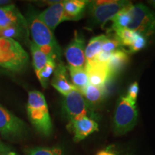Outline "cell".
Returning a JSON list of instances; mask_svg holds the SVG:
<instances>
[{
    "label": "cell",
    "mask_w": 155,
    "mask_h": 155,
    "mask_svg": "<svg viewBox=\"0 0 155 155\" xmlns=\"http://www.w3.org/2000/svg\"><path fill=\"white\" fill-rule=\"evenodd\" d=\"M68 129L73 134V140L75 142H79L92 133L98 131V124L95 120L86 116L68 121Z\"/></svg>",
    "instance_id": "obj_10"
},
{
    "label": "cell",
    "mask_w": 155,
    "mask_h": 155,
    "mask_svg": "<svg viewBox=\"0 0 155 155\" xmlns=\"http://www.w3.org/2000/svg\"><path fill=\"white\" fill-rule=\"evenodd\" d=\"M96 155H115L114 153H112L109 151L107 150H103V151H100L99 152L97 153Z\"/></svg>",
    "instance_id": "obj_29"
},
{
    "label": "cell",
    "mask_w": 155,
    "mask_h": 155,
    "mask_svg": "<svg viewBox=\"0 0 155 155\" xmlns=\"http://www.w3.org/2000/svg\"><path fill=\"white\" fill-rule=\"evenodd\" d=\"M27 132V126L22 119L0 105V134L5 138L18 139Z\"/></svg>",
    "instance_id": "obj_8"
},
{
    "label": "cell",
    "mask_w": 155,
    "mask_h": 155,
    "mask_svg": "<svg viewBox=\"0 0 155 155\" xmlns=\"http://www.w3.org/2000/svg\"><path fill=\"white\" fill-rule=\"evenodd\" d=\"M70 75H71L72 84L74 87L81 93H83L85 88L89 84L88 75L85 70V68H73L68 66Z\"/></svg>",
    "instance_id": "obj_18"
},
{
    "label": "cell",
    "mask_w": 155,
    "mask_h": 155,
    "mask_svg": "<svg viewBox=\"0 0 155 155\" xmlns=\"http://www.w3.org/2000/svg\"><path fill=\"white\" fill-rule=\"evenodd\" d=\"M7 155H17L16 153L15 152H9V153H8V154H7Z\"/></svg>",
    "instance_id": "obj_32"
},
{
    "label": "cell",
    "mask_w": 155,
    "mask_h": 155,
    "mask_svg": "<svg viewBox=\"0 0 155 155\" xmlns=\"http://www.w3.org/2000/svg\"><path fill=\"white\" fill-rule=\"evenodd\" d=\"M85 70L88 75L89 84L100 88H105L106 83L112 78L106 64L94 61L86 63Z\"/></svg>",
    "instance_id": "obj_11"
},
{
    "label": "cell",
    "mask_w": 155,
    "mask_h": 155,
    "mask_svg": "<svg viewBox=\"0 0 155 155\" xmlns=\"http://www.w3.org/2000/svg\"><path fill=\"white\" fill-rule=\"evenodd\" d=\"M63 110L68 121L93 116L91 105L84 98L82 93L76 88L64 96Z\"/></svg>",
    "instance_id": "obj_7"
},
{
    "label": "cell",
    "mask_w": 155,
    "mask_h": 155,
    "mask_svg": "<svg viewBox=\"0 0 155 155\" xmlns=\"http://www.w3.org/2000/svg\"><path fill=\"white\" fill-rule=\"evenodd\" d=\"M28 29H25L19 26H9L0 29V38H19L22 39L28 37Z\"/></svg>",
    "instance_id": "obj_23"
},
{
    "label": "cell",
    "mask_w": 155,
    "mask_h": 155,
    "mask_svg": "<svg viewBox=\"0 0 155 155\" xmlns=\"http://www.w3.org/2000/svg\"><path fill=\"white\" fill-rule=\"evenodd\" d=\"M29 55L15 39L0 38V67L20 72L28 66Z\"/></svg>",
    "instance_id": "obj_3"
},
{
    "label": "cell",
    "mask_w": 155,
    "mask_h": 155,
    "mask_svg": "<svg viewBox=\"0 0 155 155\" xmlns=\"http://www.w3.org/2000/svg\"><path fill=\"white\" fill-rule=\"evenodd\" d=\"M85 41L82 33L75 31L74 37L65 50V57L68 66L73 68H85Z\"/></svg>",
    "instance_id": "obj_9"
},
{
    "label": "cell",
    "mask_w": 155,
    "mask_h": 155,
    "mask_svg": "<svg viewBox=\"0 0 155 155\" xmlns=\"http://www.w3.org/2000/svg\"><path fill=\"white\" fill-rule=\"evenodd\" d=\"M139 94V84L137 82H134L130 85L128 89V94L127 96L131 101L136 103L137 99V96Z\"/></svg>",
    "instance_id": "obj_28"
},
{
    "label": "cell",
    "mask_w": 155,
    "mask_h": 155,
    "mask_svg": "<svg viewBox=\"0 0 155 155\" xmlns=\"http://www.w3.org/2000/svg\"><path fill=\"white\" fill-rule=\"evenodd\" d=\"M89 1L86 0H68L63 1L65 21H78L83 17Z\"/></svg>",
    "instance_id": "obj_15"
},
{
    "label": "cell",
    "mask_w": 155,
    "mask_h": 155,
    "mask_svg": "<svg viewBox=\"0 0 155 155\" xmlns=\"http://www.w3.org/2000/svg\"><path fill=\"white\" fill-rule=\"evenodd\" d=\"M27 112L31 124L39 133L44 136L51 134L53 124L43 94L38 91L29 92Z\"/></svg>",
    "instance_id": "obj_2"
},
{
    "label": "cell",
    "mask_w": 155,
    "mask_h": 155,
    "mask_svg": "<svg viewBox=\"0 0 155 155\" xmlns=\"http://www.w3.org/2000/svg\"><path fill=\"white\" fill-rule=\"evenodd\" d=\"M148 2L150 3L153 7H154V8H155V0H152V1H149Z\"/></svg>",
    "instance_id": "obj_31"
},
{
    "label": "cell",
    "mask_w": 155,
    "mask_h": 155,
    "mask_svg": "<svg viewBox=\"0 0 155 155\" xmlns=\"http://www.w3.org/2000/svg\"><path fill=\"white\" fill-rule=\"evenodd\" d=\"M131 4L128 1H89L87 7L92 25L103 26L128 5Z\"/></svg>",
    "instance_id": "obj_5"
},
{
    "label": "cell",
    "mask_w": 155,
    "mask_h": 155,
    "mask_svg": "<svg viewBox=\"0 0 155 155\" xmlns=\"http://www.w3.org/2000/svg\"><path fill=\"white\" fill-rule=\"evenodd\" d=\"M28 25L35 44L56 63L61 62L62 50L53 32L39 18L35 12L28 15Z\"/></svg>",
    "instance_id": "obj_1"
},
{
    "label": "cell",
    "mask_w": 155,
    "mask_h": 155,
    "mask_svg": "<svg viewBox=\"0 0 155 155\" xmlns=\"http://www.w3.org/2000/svg\"><path fill=\"white\" fill-rule=\"evenodd\" d=\"M38 17L52 32L61 22H65V17L63 9V2H57L39 13Z\"/></svg>",
    "instance_id": "obj_12"
},
{
    "label": "cell",
    "mask_w": 155,
    "mask_h": 155,
    "mask_svg": "<svg viewBox=\"0 0 155 155\" xmlns=\"http://www.w3.org/2000/svg\"><path fill=\"white\" fill-rule=\"evenodd\" d=\"M132 3L124 8L119 12H118L111 19L112 27L111 30L116 31L122 29H129L131 22V15L130 12V7Z\"/></svg>",
    "instance_id": "obj_19"
},
{
    "label": "cell",
    "mask_w": 155,
    "mask_h": 155,
    "mask_svg": "<svg viewBox=\"0 0 155 155\" xmlns=\"http://www.w3.org/2000/svg\"><path fill=\"white\" fill-rule=\"evenodd\" d=\"M10 1H7V0H0V5H7V4L10 3Z\"/></svg>",
    "instance_id": "obj_30"
},
{
    "label": "cell",
    "mask_w": 155,
    "mask_h": 155,
    "mask_svg": "<svg viewBox=\"0 0 155 155\" xmlns=\"http://www.w3.org/2000/svg\"><path fill=\"white\" fill-rule=\"evenodd\" d=\"M116 34L115 38L119 40L121 46L131 47L140 33L131 30L130 29H122L114 31Z\"/></svg>",
    "instance_id": "obj_22"
},
{
    "label": "cell",
    "mask_w": 155,
    "mask_h": 155,
    "mask_svg": "<svg viewBox=\"0 0 155 155\" xmlns=\"http://www.w3.org/2000/svg\"><path fill=\"white\" fill-rule=\"evenodd\" d=\"M27 155H64L59 147H35L28 150Z\"/></svg>",
    "instance_id": "obj_25"
},
{
    "label": "cell",
    "mask_w": 155,
    "mask_h": 155,
    "mask_svg": "<svg viewBox=\"0 0 155 155\" xmlns=\"http://www.w3.org/2000/svg\"><path fill=\"white\" fill-rule=\"evenodd\" d=\"M108 36L105 35L96 36L92 38L88 42V45L85 50V57H86V63H92L96 58L101 52V47L104 42Z\"/></svg>",
    "instance_id": "obj_17"
},
{
    "label": "cell",
    "mask_w": 155,
    "mask_h": 155,
    "mask_svg": "<svg viewBox=\"0 0 155 155\" xmlns=\"http://www.w3.org/2000/svg\"><path fill=\"white\" fill-rule=\"evenodd\" d=\"M9 26L29 29L28 21L15 5L0 7V29Z\"/></svg>",
    "instance_id": "obj_13"
},
{
    "label": "cell",
    "mask_w": 155,
    "mask_h": 155,
    "mask_svg": "<svg viewBox=\"0 0 155 155\" xmlns=\"http://www.w3.org/2000/svg\"><path fill=\"white\" fill-rule=\"evenodd\" d=\"M137 112L136 103L128 98L121 96L116 106L114 117V130L116 134L123 135L134 129L137 121Z\"/></svg>",
    "instance_id": "obj_4"
},
{
    "label": "cell",
    "mask_w": 155,
    "mask_h": 155,
    "mask_svg": "<svg viewBox=\"0 0 155 155\" xmlns=\"http://www.w3.org/2000/svg\"><path fill=\"white\" fill-rule=\"evenodd\" d=\"M147 45V38L144 36H143L142 35H139L137 37V38L136 39V40L134 42L132 45L129 48V53H134L137 52H139L142 49L146 47Z\"/></svg>",
    "instance_id": "obj_27"
},
{
    "label": "cell",
    "mask_w": 155,
    "mask_h": 155,
    "mask_svg": "<svg viewBox=\"0 0 155 155\" xmlns=\"http://www.w3.org/2000/svg\"><path fill=\"white\" fill-rule=\"evenodd\" d=\"M130 12L131 22L129 29L146 38L155 35V12L143 4L131 5Z\"/></svg>",
    "instance_id": "obj_6"
},
{
    "label": "cell",
    "mask_w": 155,
    "mask_h": 155,
    "mask_svg": "<svg viewBox=\"0 0 155 155\" xmlns=\"http://www.w3.org/2000/svg\"><path fill=\"white\" fill-rule=\"evenodd\" d=\"M82 94L91 106L99 104L105 96L104 88L88 84Z\"/></svg>",
    "instance_id": "obj_21"
},
{
    "label": "cell",
    "mask_w": 155,
    "mask_h": 155,
    "mask_svg": "<svg viewBox=\"0 0 155 155\" xmlns=\"http://www.w3.org/2000/svg\"><path fill=\"white\" fill-rule=\"evenodd\" d=\"M56 65H57V63L53 60H51V61L48 62L47 65L44 67V68H42L38 73V74L36 75L39 81L41 83L42 86L44 88H46L48 87V81H49V79L51 77V75L53 74L54 71H55Z\"/></svg>",
    "instance_id": "obj_24"
},
{
    "label": "cell",
    "mask_w": 155,
    "mask_h": 155,
    "mask_svg": "<svg viewBox=\"0 0 155 155\" xmlns=\"http://www.w3.org/2000/svg\"><path fill=\"white\" fill-rule=\"evenodd\" d=\"M128 60V54L121 49L116 50L111 53L107 63V66L112 77L121 71L122 68L127 65Z\"/></svg>",
    "instance_id": "obj_16"
},
{
    "label": "cell",
    "mask_w": 155,
    "mask_h": 155,
    "mask_svg": "<svg viewBox=\"0 0 155 155\" xmlns=\"http://www.w3.org/2000/svg\"><path fill=\"white\" fill-rule=\"evenodd\" d=\"M51 85L64 96L75 88L68 81L66 67L62 62L58 63L56 65L53 79L51 81Z\"/></svg>",
    "instance_id": "obj_14"
},
{
    "label": "cell",
    "mask_w": 155,
    "mask_h": 155,
    "mask_svg": "<svg viewBox=\"0 0 155 155\" xmlns=\"http://www.w3.org/2000/svg\"><path fill=\"white\" fill-rule=\"evenodd\" d=\"M30 50L32 57V64H33L35 72L37 75L52 59L45 55L34 42H31Z\"/></svg>",
    "instance_id": "obj_20"
},
{
    "label": "cell",
    "mask_w": 155,
    "mask_h": 155,
    "mask_svg": "<svg viewBox=\"0 0 155 155\" xmlns=\"http://www.w3.org/2000/svg\"><path fill=\"white\" fill-rule=\"evenodd\" d=\"M121 44L116 38H109L107 37L105 41L102 45L101 51L104 53H112L116 50H119L121 48Z\"/></svg>",
    "instance_id": "obj_26"
}]
</instances>
